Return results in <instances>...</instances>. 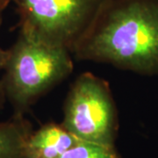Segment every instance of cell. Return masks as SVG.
Here are the masks:
<instances>
[{"instance_id": "obj_3", "label": "cell", "mask_w": 158, "mask_h": 158, "mask_svg": "<svg viewBox=\"0 0 158 158\" xmlns=\"http://www.w3.org/2000/svg\"><path fill=\"white\" fill-rule=\"evenodd\" d=\"M61 124L79 141L115 146L119 124L107 82L91 72L79 75L65 99Z\"/></svg>"}, {"instance_id": "obj_5", "label": "cell", "mask_w": 158, "mask_h": 158, "mask_svg": "<svg viewBox=\"0 0 158 158\" xmlns=\"http://www.w3.org/2000/svg\"><path fill=\"white\" fill-rule=\"evenodd\" d=\"M77 141L61 123L48 122L29 135L26 158H59Z\"/></svg>"}, {"instance_id": "obj_4", "label": "cell", "mask_w": 158, "mask_h": 158, "mask_svg": "<svg viewBox=\"0 0 158 158\" xmlns=\"http://www.w3.org/2000/svg\"><path fill=\"white\" fill-rule=\"evenodd\" d=\"M108 0H11L19 30L71 52Z\"/></svg>"}, {"instance_id": "obj_9", "label": "cell", "mask_w": 158, "mask_h": 158, "mask_svg": "<svg viewBox=\"0 0 158 158\" xmlns=\"http://www.w3.org/2000/svg\"><path fill=\"white\" fill-rule=\"evenodd\" d=\"M10 3H11V0H0V26L3 19L4 11L6 9V7L9 6Z\"/></svg>"}, {"instance_id": "obj_10", "label": "cell", "mask_w": 158, "mask_h": 158, "mask_svg": "<svg viewBox=\"0 0 158 158\" xmlns=\"http://www.w3.org/2000/svg\"><path fill=\"white\" fill-rule=\"evenodd\" d=\"M7 100L6 97V93H5V90L3 88V85H2V82L0 80V111L2 110V108L4 107V105Z\"/></svg>"}, {"instance_id": "obj_8", "label": "cell", "mask_w": 158, "mask_h": 158, "mask_svg": "<svg viewBox=\"0 0 158 158\" xmlns=\"http://www.w3.org/2000/svg\"><path fill=\"white\" fill-rule=\"evenodd\" d=\"M8 59V49L6 50L0 47V71L4 70Z\"/></svg>"}, {"instance_id": "obj_1", "label": "cell", "mask_w": 158, "mask_h": 158, "mask_svg": "<svg viewBox=\"0 0 158 158\" xmlns=\"http://www.w3.org/2000/svg\"><path fill=\"white\" fill-rule=\"evenodd\" d=\"M72 55L79 61L158 75V0H108Z\"/></svg>"}, {"instance_id": "obj_6", "label": "cell", "mask_w": 158, "mask_h": 158, "mask_svg": "<svg viewBox=\"0 0 158 158\" xmlns=\"http://www.w3.org/2000/svg\"><path fill=\"white\" fill-rule=\"evenodd\" d=\"M33 132L25 116L14 115L0 122V158H26V145Z\"/></svg>"}, {"instance_id": "obj_2", "label": "cell", "mask_w": 158, "mask_h": 158, "mask_svg": "<svg viewBox=\"0 0 158 158\" xmlns=\"http://www.w3.org/2000/svg\"><path fill=\"white\" fill-rule=\"evenodd\" d=\"M71 52L19 30L1 79L14 115H22L35 102L72 73Z\"/></svg>"}, {"instance_id": "obj_7", "label": "cell", "mask_w": 158, "mask_h": 158, "mask_svg": "<svg viewBox=\"0 0 158 158\" xmlns=\"http://www.w3.org/2000/svg\"><path fill=\"white\" fill-rule=\"evenodd\" d=\"M59 158H122L115 146L77 141Z\"/></svg>"}]
</instances>
